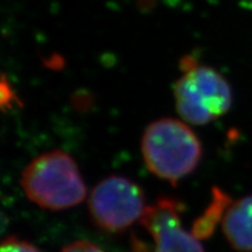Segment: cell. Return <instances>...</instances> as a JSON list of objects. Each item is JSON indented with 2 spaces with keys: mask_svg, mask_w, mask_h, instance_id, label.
Segmentation results:
<instances>
[{
  "mask_svg": "<svg viewBox=\"0 0 252 252\" xmlns=\"http://www.w3.org/2000/svg\"><path fill=\"white\" fill-rule=\"evenodd\" d=\"M141 153L150 172L175 184L196 168L202 149L185 123L161 118L147 126L141 140Z\"/></svg>",
  "mask_w": 252,
  "mask_h": 252,
  "instance_id": "cell-2",
  "label": "cell"
},
{
  "mask_svg": "<svg viewBox=\"0 0 252 252\" xmlns=\"http://www.w3.org/2000/svg\"><path fill=\"white\" fill-rule=\"evenodd\" d=\"M13 96H14L13 91L11 90V87L8 86V83L6 82V78L4 76L1 81V103H2V105H5V104L8 102L11 103Z\"/></svg>",
  "mask_w": 252,
  "mask_h": 252,
  "instance_id": "cell-9",
  "label": "cell"
},
{
  "mask_svg": "<svg viewBox=\"0 0 252 252\" xmlns=\"http://www.w3.org/2000/svg\"><path fill=\"white\" fill-rule=\"evenodd\" d=\"M139 220L152 236L154 252H204L196 236L184 229L181 206L172 198L146 207Z\"/></svg>",
  "mask_w": 252,
  "mask_h": 252,
  "instance_id": "cell-5",
  "label": "cell"
},
{
  "mask_svg": "<svg viewBox=\"0 0 252 252\" xmlns=\"http://www.w3.org/2000/svg\"><path fill=\"white\" fill-rule=\"evenodd\" d=\"M20 185L32 202L49 210H63L80 204L87 189L74 159L54 150L28 163Z\"/></svg>",
  "mask_w": 252,
  "mask_h": 252,
  "instance_id": "cell-1",
  "label": "cell"
},
{
  "mask_svg": "<svg viewBox=\"0 0 252 252\" xmlns=\"http://www.w3.org/2000/svg\"><path fill=\"white\" fill-rule=\"evenodd\" d=\"M226 241L235 250L252 251V195L231 203L222 220Z\"/></svg>",
  "mask_w": 252,
  "mask_h": 252,
  "instance_id": "cell-6",
  "label": "cell"
},
{
  "mask_svg": "<svg viewBox=\"0 0 252 252\" xmlns=\"http://www.w3.org/2000/svg\"><path fill=\"white\" fill-rule=\"evenodd\" d=\"M184 76L175 83L176 110L186 122L204 125L220 117L231 106V90L225 78L209 67L197 65L194 59L181 61Z\"/></svg>",
  "mask_w": 252,
  "mask_h": 252,
  "instance_id": "cell-3",
  "label": "cell"
},
{
  "mask_svg": "<svg viewBox=\"0 0 252 252\" xmlns=\"http://www.w3.org/2000/svg\"><path fill=\"white\" fill-rule=\"evenodd\" d=\"M0 252H40L37 249L28 242L21 241V239L8 237L6 238L1 244Z\"/></svg>",
  "mask_w": 252,
  "mask_h": 252,
  "instance_id": "cell-7",
  "label": "cell"
},
{
  "mask_svg": "<svg viewBox=\"0 0 252 252\" xmlns=\"http://www.w3.org/2000/svg\"><path fill=\"white\" fill-rule=\"evenodd\" d=\"M61 252H104L102 249L97 247L90 242L77 241L67 245L62 249Z\"/></svg>",
  "mask_w": 252,
  "mask_h": 252,
  "instance_id": "cell-8",
  "label": "cell"
},
{
  "mask_svg": "<svg viewBox=\"0 0 252 252\" xmlns=\"http://www.w3.org/2000/svg\"><path fill=\"white\" fill-rule=\"evenodd\" d=\"M94 222L106 231L118 232L140 220L146 209L140 187L124 176H109L99 182L89 197Z\"/></svg>",
  "mask_w": 252,
  "mask_h": 252,
  "instance_id": "cell-4",
  "label": "cell"
}]
</instances>
